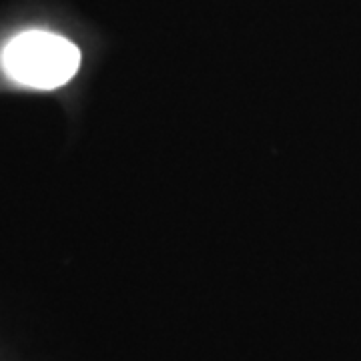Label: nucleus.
<instances>
[{"instance_id": "1", "label": "nucleus", "mask_w": 361, "mask_h": 361, "mask_svg": "<svg viewBox=\"0 0 361 361\" xmlns=\"http://www.w3.org/2000/svg\"><path fill=\"white\" fill-rule=\"evenodd\" d=\"M78 66L80 51L77 44L47 30L20 32L2 51L6 77L30 89H59L77 75Z\"/></svg>"}]
</instances>
